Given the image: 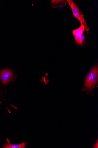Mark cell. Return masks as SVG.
Masks as SVG:
<instances>
[{"mask_svg": "<svg viewBox=\"0 0 98 148\" xmlns=\"http://www.w3.org/2000/svg\"><path fill=\"white\" fill-rule=\"evenodd\" d=\"M13 75L14 73L12 70L5 69L0 72V80L2 84L6 85L10 82Z\"/></svg>", "mask_w": 98, "mask_h": 148, "instance_id": "3957f363", "label": "cell"}, {"mask_svg": "<svg viewBox=\"0 0 98 148\" xmlns=\"http://www.w3.org/2000/svg\"><path fill=\"white\" fill-rule=\"evenodd\" d=\"M84 30V27L81 24L78 28L73 31V34L75 37H77L82 35Z\"/></svg>", "mask_w": 98, "mask_h": 148, "instance_id": "52a82bcc", "label": "cell"}, {"mask_svg": "<svg viewBox=\"0 0 98 148\" xmlns=\"http://www.w3.org/2000/svg\"><path fill=\"white\" fill-rule=\"evenodd\" d=\"M67 1L72 10L74 17L77 18L83 25L85 30L88 31V26L79 8L72 0H67Z\"/></svg>", "mask_w": 98, "mask_h": 148, "instance_id": "7a4b0ae2", "label": "cell"}, {"mask_svg": "<svg viewBox=\"0 0 98 148\" xmlns=\"http://www.w3.org/2000/svg\"><path fill=\"white\" fill-rule=\"evenodd\" d=\"M7 144L3 145V148H24L25 147L26 144L24 142L19 145H13L11 144L10 141L8 139H7Z\"/></svg>", "mask_w": 98, "mask_h": 148, "instance_id": "277c9868", "label": "cell"}, {"mask_svg": "<svg viewBox=\"0 0 98 148\" xmlns=\"http://www.w3.org/2000/svg\"><path fill=\"white\" fill-rule=\"evenodd\" d=\"M98 66H94L88 74L85 80L84 90L91 91L95 87L97 82Z\"/></svg>", "mask_w": 98, "mask_h": 148, "instance_id": "6da1fadb", "label": "cell"}, {"mask_svg": "<svg viewBox=\"0 0 98 148\" xmlns=\"http://www.w3.org/2000/svg\"><path fill=\"white\" fill-rule=\"evenodd\" d=\"M74 40L76 43L79 45H82L84 43L85 40V36L82 35L79 36L75 37Z\"/></svg>", "mask_w": 98, "mask_h": 148, "instance_id": "8992f818", "label": "cell"}, {"mask_svg": "<svg viewBox=\"0 0 98 148\" xmlns=\"http://www.w3.org/2000/svg\"><path fill=\"white\" fill-rule=\"evenodd\" d=\"M51 1L52 6L54 8L63 7L67 4L65 0H52Z\"/></svg>", "mask_w": 98, "mask_h": 148, "instance_id": "5b68a950", "label": "cell"}]
</instances>
